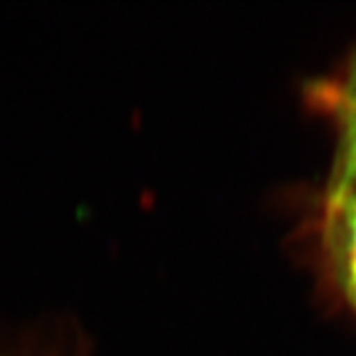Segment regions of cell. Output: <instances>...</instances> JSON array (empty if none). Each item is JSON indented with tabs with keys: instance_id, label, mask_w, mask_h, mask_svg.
I'll use <instances>...</instances> for the list:
<instances>
[{
	"instance_id": "obj_2",
	"label": "cell",
	"mask_w": 356,
	"mask_h": 356,
	"mask_svg": "<svg viewBox=\"0 0 356 356\" xmlns=\"http://www.w3.org/2000/svg\"><path fill=\"white\" fill-rule=\"evenodd\" d=\"M321 97L337 117L341 131L339 168L331 191L356 192V62L348 67L343 81L323 86Z\"/></svg>"
},
{
	"instance_id": "obj_1",
	"label": "cell",
	"mask_w": 356,
	"mask_h": 356,
	"mask_svg": "<svg viewBox=\"0 0 356 356\" xmlns=\"http://www.w3.org/2000/svg\"><path fill=\"white\" fill-rule=\"evenodd\" d=\"M325 243L339 283L356 309V192H329Z\"/></svg>"
}]
</instances>
